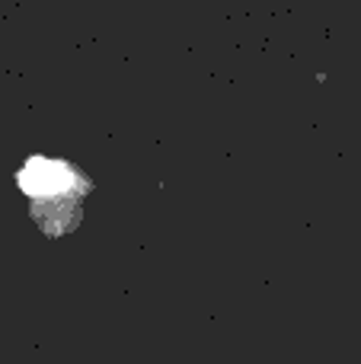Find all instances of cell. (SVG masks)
Here are the masks:
<instances>
[{"mask_svg":"<svg viewBox=\"0 0 361 364\" xmlns=\"http://www.w3.org/2000/svg\"><path fill=\"white\" fill-rule=\"evenodd\" d=\"M74 182V173L68 170L64 164H51V160H32L23 173H19V186L26 188L29 195L42 198V195H58Z\"/></svg>","mask_w":361,"mask_h":364,"instance_id":"1","label":"cell"}]
</instances>
